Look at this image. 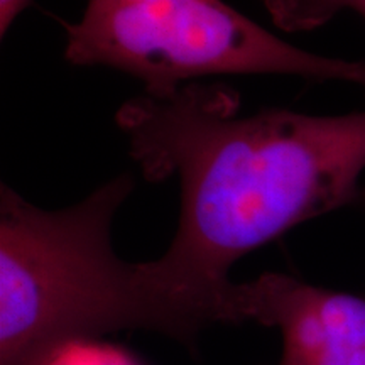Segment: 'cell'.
<instances>
[{
	"label": "cell",
	"instance_id": "52a82bcc",
	"mask_svg": "<svg viewBox=\"0 0 365 365\" xmlns=\"http://www.w3.org/2000/svg\"><path fill=\"white\" fill-rule=\"evenodd\" d=\"M29 4L31 0H0V34H6V31L16 21V17Z\"/></svg>",
	"mask_w": 365,
	"mask_h": 365
},
{
	"label": "cell",
	"instance_id": "277c9868",
	"mask_svg": "<svg viewBox=\"0 0 365 365\" xmlns=\"http://www.w3.org/2000/svg\"><path fill=\"white\" fill-rule=\"evenodd\" d=\"M239 322L277 327L281 365H365V299L267 272L237 284Z\"/></svg>",
	"mask_w": 365,
	"mask_h": 365
},
{
	"label": "cell",
	"instance_id": "8992f818",
	"mask_svg": "<svg viewBox=\"0 0 365 365\" xmlns=\"http://www.w3.org/2000/svg\"><path fill=\"white\" fill-rule=\"evenodd\" d=\"M46 365H130V362L110 350L103 349H78L73 344L54 355Z\"/></svg>",
	"mask_w": 365,
	"mask_h": 365
},
{
	"label": "cell",
	"instance_id": "6da1fadb",
	"mask_svg": "<svg viewBox=\"0 0 365 365\" xmlns=\"http://www.w3.org/2000/svg\"><path fill=\"white\" fill-rule=\"evenodd\" d=\"M237 112L239 95L220 83L144 93L118 108L145 180L178 176L181 188L170 249L135 264L144 328L190 340L212 323H239L235 261L309 218L365 210V112Z\"/></svg>",
	"mask_w": 365,
	"mask_h": 365
},
{
	"label": "cell",
	"instance_id": "5b68a950",
	"mask_svg": "<svg viewBox=\"0 0 365 365\" xmlns=\"http://www.w3.org/2000/svg\"><path fill=\"white\" fill-rule=\"evenodd\" d=\"M274 24L286 33L312 31L341 11H355L365 19V0H262Z\"/></svg>",
	"mask_w": 365,
	"mask_h": 365
},
{
	"label": "cell",
	"instance_id": "3957f363",
	"mask_svg": "<svg viewBox=\"0 0 365 365\" xmlns=\"http://www.w3.org/2000/svg\"><path fill=\"white\" fill-rule=\"evenodd\" d=\"M65 58L124 71L154 97L220 75H289L365 88V61L303 51L222 0H88L83 17L66 26Z\"/></svg>",
	"mask_w": 365,
	"mask_h": 365
},
{
	"label": "cell",
	"instance_id": "7a4b0ae2",
	"mask_svg": "<svg viewBox=\"0 0 365 365\" xmlns=\"http://www.w3.org/2000/svg\"><path fill=\"white\" fill-rule=\"evenodd\" d=\"M134 190L120 175L65 210L0 190V365H46L86 336L144 327L135 264L113 252L110 227Z\"/></svg>",
	"mask_w": 365,
	"mask_h": 365
}]
</instances>
